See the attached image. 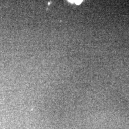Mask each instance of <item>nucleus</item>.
Returning <instances> with one entry per match:
<instances>
[{
  "instance_id": "nucleus-1",
  "label": "nucleus",
  "mask_w": 129,
  "mask_h": 129,
  "mask_svg": "<svg viewBox=\"0 0 129 129\" xmlns=\"http://www.w3.org/2000/svg\"><path fill=\"white\" fill-rule=\"evenodd\" d=\"M69 2H72L73 3H75L77 4H79L81 3H82V1H69Z\"/></svg>"
}]
</instances>
